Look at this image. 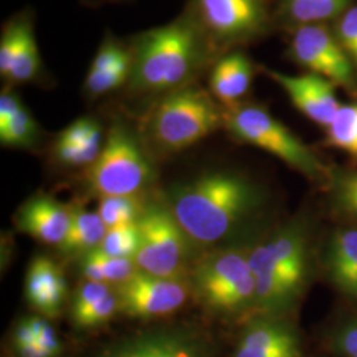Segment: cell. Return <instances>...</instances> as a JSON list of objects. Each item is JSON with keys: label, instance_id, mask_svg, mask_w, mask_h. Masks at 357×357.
<instances>
[{"label": "cell", "instance_id": "1", "mask_svg": "<svg viewBox=\"0 0 357 357\" xmlns=\"http://www.w3.org/2000/svg\"><path fill=\"white\" fill-rule=\"evenodd\" d=\"M131 73L128 97L153 103L199 84L220 53L185 8L174 20L128 38Z\"/></svg>", "mask_w": 357, "mask_h": 357}, {"label": "cell", "instance_id": "2", "mask_svg": "<svg viewBox=\"0 0 357 357\" xmlns=\"http://www.w3.org/2000/svg\"><path fill=\"white\" fill-rule=\"evenodd\" d=\"M257 204V193L245 178L215 172L174 192L171 212L188 240L208 245L227 237Z\"/></svg>", "mask_w": 357, "mask_h": 357}, {"label": "cell", "instance_id": "3", "mask_svg": "<svg viewBox=\"0 0 357 357\" xmlns=\"http://www.w3.org/2000/svg\"><path fill=\"white\" fill-rule=\"evenodd\" d=\"M225 126V109L199 84L169 93L151 103L144 141L162 155L181 153Z\"/></svg>", "mask_w": 357, "mask_h": 357}, {"label": "cell", "instance_id": "4", "mask_svg": "<svg viewBox=\"0 0 357 357\" xmlns=\"http://www.w3.org/2000/svg\"><path fill=\"white\" fill-rule=\"evenodd\" d=\"M149 147L123 122H115L106 134L98 159L86 168L90 188L103 196L138 195L153 176Z\"/></svg>", "mask_w": 357, "mask_h": 357}, {"label": "cell", "instance_id": "5", "mask_svg": "<svg viewBox=\"0 0 357 357\" xmlns=\"http://www.w3.org/2000/svg\"><path fill=\"white\" fill-rule=\"evenodd\" d=\"M225 128L237 141L274 155L308 178L323 174V166L306 144L261 106L238 105L225 110Z\"/></svg>", "mask_w": 357, "mask_h": 357}, {"label": "cell", "instance_id": "6", "mask_svg": "<svg viewBox=\"0 0 357 357\" xmlns=\"http://www.w3.org/2000/svg\"><path fill=\"white\" fill-rule=\"evenodd\" d=\"M185 10L220 54L261 38L271 23L268 0H188Z\"/></svg>", "mask_w": 357, "mask_h": 357}, {"label": "cell", "instance_id": "7", "mask_svg": "<svg viewBox=\"0 0 357 357\" xmlns=\"http://www.w3.org/2000/svg\"><path fill=\"white\" fill-rule=\"evenodd\" d=\"M193 282L205 303L217 311H236L255 301V280L249 255L224 250L205 257Z\"/></svg>", "mask_w": 357, "mask_h": 357}, {"label": "cell", "instance_id": "8", "mask_svg": "<svg viewBox=\"0 0 357 357\" xmlns=\"http://www.w3.org/2000/svg\"><path fill=\"white\" fill-rule=\"evenodd\" d=\"M139 249L134 261L139 271L155 277L180 280L187 259V236L171 209L146 206L138 220Z\"/></svg>", "mask_w": 357, "mask_h": 357}, {"label": "cell", "instance_id": "9", "mask_svg": "<svg viewBox=\"0 0 357 357\" xmlns=\"http://www.w3.org/2000/svg\"><path fill=\"white\" fill-rule=\"evenodd\" d=\"M0 77L7 86L47 85L50 75L41 59L35 32V13L24 8L1 26Z\"/></svg>", "mask_w": 357, "mask_h": 357}, {"label": "cell", "instance_id": "10", "mask_svg": "<svg viewBox=\"0 0 357 357\" xmlns=\"http://www.w3.org/2000/svg\"><path fill=\"white\" fill-rule=\"evenodd\" d=\"M289 54L294 63L328 79L335 86L352 89L356 70L340 45L335 32L324 24L298 26L293 29Z\"/></svg>", "mask_w": 357, "mask_h": 357}, {"label": "cell", "instance_id": "11", "mask_svg": "<svg viewBox=\"0 0 357 357\" xmlns=\"http://www.w3.org/2000/svg\"><path fill=\"white\" fill-rule=\"evenodd\" d=\"M116 296L121 311L146 319L176 311L187 301L188 291L180 280L155 277L138 270L119 284Z\"/></svg>", "mask_w": 357, "mask_h": 357}, {"label": "cell", "instance_id": "12", "mask_svg": "<svg viewBox=\"0 0 357 357\" xmlns=\"http://www.w3.org/2000/svg\"><path fill=\"white\" fill-rule=\"evenodd\" d=\"M131 73V50L128 40L106 32L94 53L82 84V94L96 101L126 89Z\"/></svg>", "mask_w": 357, "mask_h": 357}, {"label": "cell", "instance_id": "13", "mask_svg": "<svg viewBox=\"0 0 357 357\" xmlns=\"http://www.w3.org/2000/svg\"><path fill=\"white\" fill-rule=\"evenodd\" d=\"M265 73L284 90L302 114L320 126H330L342 106L332 82L314 73L291 76L271 69H266Z\"/></svg>", "mask_w": 357, "mask_h": 357}, {"label": "cell", "instance_id": "14", "mask_svg": "<svg viewBox=\"0 0 357 357\" xmlns=\"http://www.w3.org/2000/svg\"><path fill=\"white\" fill-rule=\"evenodd\" d=\"M253 274L278 273L301 287L306 274V241L296 229L283 230L249 255Z\"/></svg>", "mask_w": 357, "mask_h": 357}, {"label": "cell", "instance_id": "15", "mask_svg": "<svg viewBox=\"0 0 357 357\" xmlns=\"http://www.w3.org/2000/svg\"><path fill=\"white\" fill-rule=\"evenodd\" d=\"M255 75V64L243 50L225 52L211 66L206 89L225 110H229L241 105L252 88Z\"/></svg>", "mask_w": 357, "mask_h": 357}, {"label": "cell", "instance_id": "16", "mask_svg": "<svg viewBox=\"0 0 357 357\" xmlns=\"http://www.w3.org/2000/svg\"><path fill=\"white\" fill-rule=\"evenodd\" d=\"M73 212L47 196L29 200L17 215V225L38 241L61 245L72 224Z\"/></svg>", "mask_w": 357, "mask_h": 357}, {"label": "cell", "instance_id": "17", "mask_svg": "<svg viewBox=\"0 0 357 357\" xmlns=\"http://www.w3.org/2000/svg\"><path fill=\"white\" fill-rule=\"evenodd\" d=\"M26 296L43 315L57 317L66 298L61 268L47 257H36L26 271Z\"/></svg>", "mask_w": 357, "mask_h": 357}, {"label": "cell", "instance_id": "18", "mask_svg": "<svg viewBox=\"0 0 357 357\" xmlns=\"http://www.w3.org/2000/svg\"><path fill=\"white\" fill-rule=\"evenodd\" d=\"M234 357H301V348L287 326L258 321L243 333Z\"/></svg>", "mask_w": 357, "mask_h": 357}, {"label": "cell", "instance_id": "19", "mask_svg": "<svg viewBox=\"0 0 357 357\" xmlns=\"http://www.w3.org/2000/svg\"><path fill=\"white\" fill-rule=\"evenodd\" d=\"M352 3L354 0H280L275 15L282 24L295 29L337 20L354 6Z\"/></svg>", "mask_w": 357, "mask_h": 357}, {"label": "cell", "instance_id": "20", "mask_svg": "<svg viewBox=\"0 0 357 357\" xmlns=\"http://www.w3.org/2000/svg\"><path fill=\"white\" fill-rule=\"evenodd\" d=\"M330 271L344 293L357 296V229L336 234L330 252Z\"/></svg>", "mask_w": 357, "mask_h": 357}, {"label": "cell", "instance_id": "21", "mask_svg": "<svg viewBox=\"0 0 357 357\" xmlns=\"http://www.w3.org/2000/svg\"><path fill=\"white\" fill-rule=\"evenodd\" d=\"M105 225L98 212L76 209L72 215V224L60 248L66 253L86 255L101 246L106 236Z\"/></svg>", "mask_w": 357, "mask_h": 357}, {"label": "cell", "instance_id": "22", "mask_svg": "<svg viewBox=\"0 0 357 357\" xmlns=\"http://www.w3.org/2000/svg\"><path fill=\"white\" fill-rule=\"evenodd\" d=\"M40 139V128L35 116L26 105L15 114L13 119L0 128V142L4 147L32 149Z\"/></svg>", "mask_w": 357, "mask_h": 357}, {"label": "cell", "instance_id": "23", "mask_svg": "<svg viewBox=\"0 0 357 357\" xmlns=\"http://www.w3.org/2000/svg\"><path fill=\"white\" fill-rule=\"evenodd\" d=\"M146 206L137 195L103 196L98 206V215L109 228L138 222Z\"/></svg>", "mask_w": 357, "mask_h": 357}, {"label": "cell", "instance_id": "24", "mask_svg": "<svg viewBox=\"0 0 357 357\" xmlns=\"http://www.w3.org/2000/svg\"><path fill=\"white\" fill-rule=\"evenodd\" d=\"M327 128L332 146L357 159V102L342 105Z\"/></svg>", "mask_w": 357, "mask_h": 357}, {"label": "cell", "instance_id": "25", "mask_svg": "<svg viewBox=\"0 0 357 357\" xmlns=\"http://www.w3.org/2000/svg\"><path fill=\"white\" fill-rule=\"evenodd\" d=\"M139 243L138 222H132L109 228L98 249L113 257L134 259L138 253Z\"/></svg>", "mask_w": 357, "mask_h": 357}, {"label": "cell", "instance_id": "26", "mask_svg": "<svg viewBox=\"0 0 357 357\" xmlns=\"http://www.w3.org/2000/svg\"><path fill=\"white\" fill-rule=\"evenodd\" d=\"M105 139L86 143H64L54 139L52 153L57 163L68 167H86L89 168L102 151Z\"/></svg>", "mask_w": 357, "mask_h": 357}, {"label": "cell", "instance_id": "27", "mask_svg": "<svg viewBox=\"0 0 357 357\" xmlns=\"http://www.w3.org/2000/svg\"><path fill=\"white\" fill-rule=\"evenodd\" d=\"M86 255H89L98 264V268L102 273L103 281L106 283L121 284L128 281V278H131L138 271V266L134 259L106 255L98 248Z\"/></svg>", "mask_w": 357, "mask_h": 357}, {"label": "cell", "instance_id": "28", "mask_svg": "<svg viewBox=\"0 0 357 357\" xmlns=\"http://www.w3.org/2000/svg\"><path fill=\"white\" fill-rule=\"evenodd\" d=\"M142 342L146 357H200L193 345L175 336H159Z\"/></svg>", "mask_w": 357, "mask_h": 357}, {"label": "cell", "instance_id": "29", "mask_svg": "<svg viewBox=\"0 0 357 357\" xmlns=\"http://www.w3.org/2000/svg\"><path fill=\"white\" fill-rule=\"evenodd\" d=\"M333 32L354 65L357 75V6H352L337 19L336 31Z\"/></svg>", "mask_w": 357, "mask_h": 357}, {"label": "cell", "instance_id": "30", "mask_svg": "<svg viewBox=\"0 0 357 357\" xmlns=\"http://www.w3.org/2000/svg\"><path fill=\"white\" fill-rule=\"evenodd\" d=\"M116 310H119L118 296L116 294L109 293L93 306L75 315L73 319L79 327H97L112 319Z\"/></svg>", "mask_w": 357, "mask_h": 357}, {"label": "cell", "instance_id": "31", "mask_svg": "<svg viewBox=\"0 0 357 357\" xmlns=\"http://www.w3.org/2000/svg\"><path fill=\"white\" fill-rule=\"evenodd\" d=\"M112 293L110 287L107 283L103 282L88 281L84 283L73 299V307H72V314L73 317L86 310L88 307L93 306L98 301H101L103 296L107 294Z\"/></svg>", "mask_w": 357, "mask_h": 357}, {"label": "cell", "instance_id": "32", "mask_svg": "<svg viewBox=\"0 0 357 357\" xmlns=\"http://www.w3.org/2000/svg\"><path fill=\"white\" fill-rule=\"evenodd\" d=\"M15 344L22 357H52L44 348L38 345L26 319L22 321L16 328Z\"/></svg>", "mask_w": 357, "mask_h": 357}, {"label": "cell", "instance_id": "33", "mask_svg": "<svg viewBox=\"0 0 357 357\" xmlns=\"http://www.w3.org/2000/svg\"><path fill=\"white\" fill-rule=\"evenodd\" d=\"M26 321L33 332L38 345L44 348L52 357L57 356L61 348H60V342L51 326L45 320L40 318H29Z\"/></svg>", "mask_w": 357, "mask_h": 357}, {"label": "cell", "instance_id": "34", "mask_svg": "<svg viewBox=\"0 0 357 357\" xmlns=\"http://www.w3.org/2000/svg\"><path fill=\"white\" fill-rule=\"evenodd\" d=\"M337 196L344 208L357 215V174L348 175L340 180Z\"/></svg>", "mask_w": 357, "mask_h": 357}, {"label": "cell", "instance_id": "35", "mask_svg": "<svg viewBox=\"0 0 357 357\" xmlns=\"http://www.w3.org/2000/svg\"><path fill=\"white\" fill-rule=\"evenodd\" d=\"M340 349L348 357H357V323L347 327L339 337Z\"/></svg>", "mask_w": 357, "mask_h": 357}, {"label": "cell", "instance_id": "36", "mask_svg": "<svg viewBox=\"0 0 357 357\" xmlns=\"http://www.w3.org/2000/svg\"><path fill=\"white\" fill-rule=\"evenodd\" d=\"M112 357H146L143 342L141 340V342H138L135 344L130 345L128 348H125L123 351L115 354Z\"/></svg>", "mask_w": 357, "mask_h": 357}, {"label": "cell", "instance_id": "37", "mask_svg": "<svg viewBox=\"0 0 357 357\" xmlns=\"http://www.w3.org/2000/svg\"><path fill=\"white\" fill-rule=\"evenodd\" d=\"M88 1L93 6H101V4H107V3H121L123 0H88Z\"/></svg>", "mask_w": 357, "mask_h": 357}]
</instances>
